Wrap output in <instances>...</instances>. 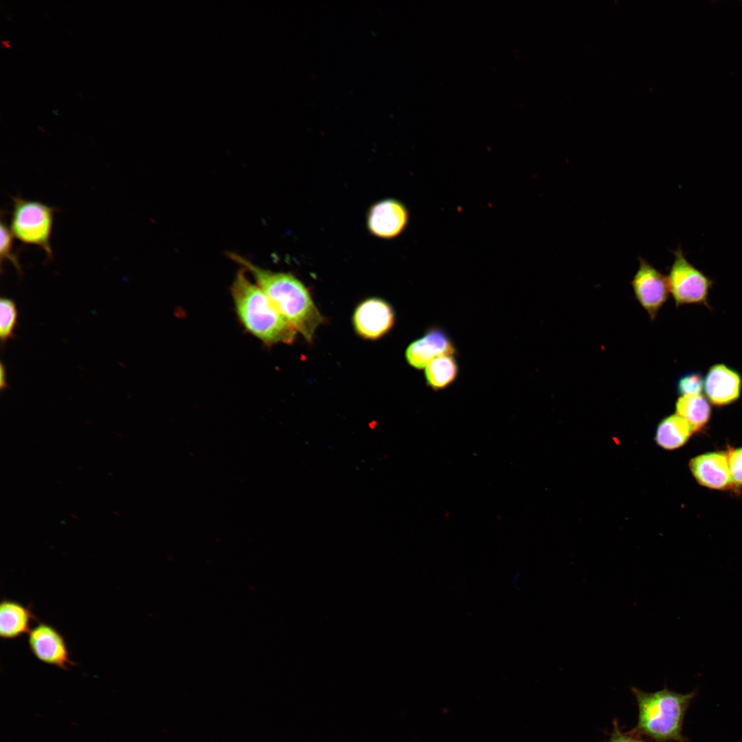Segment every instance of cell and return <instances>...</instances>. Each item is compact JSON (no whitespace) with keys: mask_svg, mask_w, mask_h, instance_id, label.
I'll return each mask as SVG.
<instances>
[{"mask_svg":"<svg viewBox=\"0 0 742 742\" xmlns=\"http://www.w3.org/2000/svg\"><path fill=\"white\" fill-rule=\"evenodd\" d=\"M229 258L241 265L254 278L282 315L309 342L324 322L306 286L291 273L263 269L245 258L229 253Z\"/></svg>","mask_w":742,"mask_h":742,"instance_id":"1","label":"cell"},{"mask_svg":"<svg viewBox=\"0 0 742 742\" xmlns=\"http://www.w3.org/2000/svg\"><path fill=\"white\" fill-rule=\"evenodd\" d=\"M231 293L236 315L245 329L267 345L291 344L296 330L276 308L265 293L239 270Z\"/></svg>","mask_w":742,"mask_h":742,"instance_id":"2","label":"cell"},{"mask_svg":"<svg viewBox=\"0 0 742 742\" xmlns=\"http://www.w3.org/2000/svg\"><path fill=\"white\" fill-rule=\"evenodd\" d=\"M631 690L636 700L638 714L633 731L653 742H688L683 734V724L696 691L679 693L664 686L655 692L636 687Z\"/></svg>","mask_w":742,"mask_h":742,"instance_id":"3","label":"cell"},{"mask_svg":"<svg viewBox=\"0 0 742 742\" xmlns=\"http://www.w3.org/2000/svg\"><path fill=\"white\" fill-rule=\"evenodd\" d=\"M57 210L38 201L12 197L10 229L21 243L42 249L52 259L51 236L54 213Z\"/></svg>","mask_w":742,"mask_h":742,"instance_id":"4","label":"cell"},{"mask_svg":"<svg viewBox=\"0 0 742 742\" xmlns=\"http://www.w3.org/2000/svg\"><path fill=\"white\" fill-rule=\"evenodd\" d=\"M674 260L668 280L677 306L704 304L708 306V297L712 281L692 265L681 248L673 251Z\"/></svg>","mask_w":742,"mask_h":742,"instance_id":"5","label":"cell"},{"mask_svg":"<svg viewBox=\"0 0 742 742\" xmlns=\"http://www.w3.org/2000/svg\"><path fill=\"white\" fill-rule=\"evenodd\" d=\"M638 260L639 267L632 279L631 286L637 301L653 321L668 298V277L644 259L639 257Z\"/></svg>","mask_w":742,"mask_h":742,"instance_id":"6","label":"cell"},{"mask_svg":"<svg viewBox=\"0 0 742 742\" xmlns=\"http://www.w3.org/2000/svg\"><path fill=\"white\" fill-rule=\"evenodd\" d=\"M27 635L30 651L40 662L63 670L76 664L64 636L52 625L38 621Z\"/></svg>","mask_w":742,"mask_h":742,"instance_id":"7","label":"cell"},{"mask_svg":"<svg viewBox=\"0 0 742 742\" xmlns=\"http://www.w3.org/2000/svg\"><path fill=\"white\" fill-rule=\"evenodd\" d=\"M394 312L391 305L379 297L361 302L355 308L352 323L358 335L366 339H377L394 326Z\"/></svg>","mask_w":742,"mask_h":742,"instance_id":"8","label":"cell"},{"mask_svg":"<svg viewBox=\"0 0 742 742\" xmlns=\"http://www.w3.org/2000/svg\"><path fill=\"white\" fill-rule=\"evenodd\" d=\"M409 212L405 205L395 199H385L372 204L367 213L369 232L382 239H392L406 228Z\"/></svg>","mask_w":742,"mask_h":742,"instance_id":"9","label":"cell"},{"mask_svg":"<svg viewBox=\"0 0 742 742\" xmlns=\"http://www.w3.org/2000/svg\"><path fill=\"white\" fill-rule=\"evenodd\" d=\"M456 352L455 344L447 332L440 326H434L407 346L405 358L412 367L422 370L433 359L442 355H455Z\"/></svg>","mask_w":742,"mask_h":742,"instance_id":"10","label":"cell"},{"mask_svg":"<svg viewBox=\"0 0 742 742\" xmlns=\"http://www.w3.org/2000/svg\"><path fill=\"white\" fill-rule=\"evenodd\" d=\"M704 390L714 405H728L739 398L742 378L737 370L725 364L717 363L708 370L704 377Z\"/></svg>","mask_w":742,"mask_h":742,"instance_id":"11","label":"cell"},{"mask_svg":"<svg viewBox=\"0 0 742 742\" xmlns=\"http://www.w3.org/2000/svg\"><path fill=\"white\" fill-rule=\"evenodd\" d=\"M689 467L701 485L711 489H727L733 486L728 453L710 452L691 459Z\"/></svg>","mask_w":742,"mask_h":742,"instance_id":"12","label":"cell"},{"mask_svg":"<svg viewBox=\"0 0 742 742\" xmlns=\"http://www.w3.org/2000/svg\"><path fill=\"white\" fill-rule=\"evenodd\" d=\"M31 606L8 598L0 603V636L3 640H14L32 629L34 621L38 622Z\"/></svg>","mask_w":742,"mask_h":742,"instance_id":"13","label":"cell"},{"mask_svg":"<svg viewBox=\"0 0 742 742\" xmlns=\"http://www.w3.org/2000/svg\"><path fill=\"white\" fill-rule=\"evenodd\" d=\"M694 432L690 424L675 414L664 418L659 423L655 440L664 449L673 450L683 446Z\"/></svg>","mask_w":742,"mask_h":742,"instance_id":"14","label":"cell"},{"mask_svg":"<svg viewBox=\"0 0 742 742\" xmlns=\"http://www.w3.org/2000/svg\"><path fill=\"white\" fill-rule=\"evenodd\" d=\"M459 374V365L453 355L438 357L425 368V379L429 388L443 390L453 383Z\"/></svg>","mask_w":742,"mask_h":742,"instance_id":"15","label":"cell"},{"mask_svg":"<svg viewBox=\"0 0 742 742\" xmlns=\"http://www.w3.org/2000/svg\"><path fill=\"white\" fill-rule=\"evenodd\" d=\"M676 414L686 419L695 431L708 422L711 407L708 399L701 394L680 396L675 404Z\"/></svg>","mask_w":742,"mask_h":742,"instance_id":"16","label":"cell"},{"mask_svg":"<svg viewBox=\"0 0 742 742\" xmlns=\"http://www.w3.org/2000/svg\"><path fill=\"white\" fill-rule=\"evenodd\" d=\"M18 322V311L15 302L2 297L0 300V340L1 347L14 338Z\"/></svg>","mask_w":742,"mask_h":742,"instance_id":"17","label":"cell"},{"mask_svg":"<svg viewBox=\"0 0 742 742\" xmlns=\"http://www.w3.org/2000/svg\"><path fill=\"white\" fill-rule=\"evenodd\" d=\"M1 247H0V259L1 265H3V262L9 261L15 267L16 271L21 276L23 274L22 269L21 268L19 258L13 250V240L14 238L10 227L6 224L3 217L1 218Z\"/></svg>","mask_w":742,"mask_h":742,"instance_id":"18","label":"cell"},{"mask_svg":"<svg viewBox=\"0 0 742 742\" xmlns=\"http://www.w3.org/2000/svg\"><path fill=\"white\" fill-rule=\"evenodd\" d=\"M704 383V379L700 373H686L677 379L676 390L680 396L701 394Z\"/></svg>","mask_w":742,"mask_h":742,"instance_id":"19","label":"cell"},{"mask_svg":"<svg viewBox=\"0 0 742 742\" xmlns=\"http://www.w3.org/2000/svg\"><path fill=\"white\" fill-rule=\"evenodd\" d=\"M727 453L733 485H742V447Z\"/></svg>","mask_w":742,"mask_h":742,"instance_id":"20","label":"cell"},{"mask_svg":"<svg viewBox=\"0 0 742 742\" xmlns=\"http://www.w3.org/2000/svg\"><path fill=\"white\" fill-rule=\"evenodd\" d=\"M607 742H649L633 730L623 732L617 719L613 721V730Z\"/></svg>","mask_w":742,"mask_h":742,"instance_id":"21","label":"cell"},{"mask_svg":"<svg viewBox=\"0 0 742 742\" xmlns=\"http://www.w3.org/2000/svg\"><path fill=\"white\" fill-rule=\"evenodd\" d=\"M8 387L6 368L1 361L0 363V390L3 391Z\"/></svg>","mask_w":742,"mask_h":742,"instance_id":"22","label":"cell"},{"mask_svg":"<svg viewBox=\"0 0 742 742\" xmlns=\"http://www.w3.org/2000/svg\"><path fill=\"white\" fill-rule=\"evenodd\" d=\"M1 44L4 47H7V48L10 47V41L8 40V39H5V38L2 39L1 41Z\"/></svg>","mask_w":742,"mask_h":742,"instance_id":"23","label":"cell"},{"mask_svg":"<svg viewBox=\"0 0 742 742\" xmlns=\"http://www.w3.org/2000/svg\"><path fill=\"white\" fill-rule=\"evenodd\" d=\"M76 95H78L79 97H80V98H82V95L81 94V92H80V91H76Z\"/></svg>","mask_w":742,"mask_h":742,"instance_id":"24","label":"cell"},{"mask_svg":"<svg viewBox=\"0 0 742 742\" xmlns=\"http://www.w3.org/2000/svg\"><path fill=\"white\" fill-rule=\"evenodd\" d=\"M36 126H37V128H38V129H40V130H41V131H45V130H44V128H43L42 127V126H41V125H37Z\"/></svg>","mask_w":742,"mask_h":742,"instance_id":"25","label":"cell"},{"mask_svg":"<svg viewBox=\"0 0 742 742\" xmlns=\"http://www.w3.org/2000/svg\"><path fill=\"white\" fill-rule=\"evenodd\" d=\"M43 14H44V15L45 16V17H46V18H47V19H49V15H48V14H47V12H45V11H43Z\"/></svg>","mask_w":742,"mask_h":742,"instance_id":"26","label":"cell"},{"mask_svg":"<svg viewBox=\"0 0 742 742\" xmlns=\"http://www.w3.org/2000/svg\"><path fill=\"white\" fill-rule=\"evenodd\" d=\"M7 18L9 19L10 21H12V22H14V20L12 19V17L10 15H7Z\"/></svg>","mask_w":742,"mask_h":742,"instance_id":"27","label":"cell"},{"mask_svg":"<svg viewBox=\"0 0 742 742\" xmlns=\"http://www.w3.org/2000/svg\"><path fill=\"white\" fill-rule=\"evenodd\" d=\"M67 31L69 34L72 35V32H71L69 30H67Z\"/></svg>","mask_w":742,"mask_h":742,"instance_id":"28","label":"cell"}]
</instances>
